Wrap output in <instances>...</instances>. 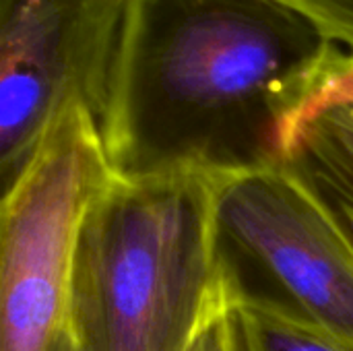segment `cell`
Masks as SVG:
<instances>
[{"mask_svg": "<svg viewBox=\"0 0 353 351\" xmlns=\"http://www.w3.org/2000/svg\"><path fill=\"white\" fill-rule=\"evenodd\" d=\"M352 48L285 0H126L99 120L120 178L283 166Z\"/></svg>", "mask_w": 353, "mask_h": 351, "instance_id": "6da1fadb", "label": "cell"}, {"mask_svg": "<svg viewBox=\"0 0 353 351\" xmlns=\"http://www.w3.org/2000/svg\"><path fill=\"white\" fill-rule=\"evenodd\" d=\"M228 310L213 178L110 176L79 225L66 321L81 351H190Z\"/></svg>", "mask_w": 353, "mask_h": 351, "instance_id": "7a4b0ae2", "label": "cell"}, {"mask_svg": "<svg viewBox=\"0 0 353 351\" xmlns=\"http://www.w3.org/2000/svg\"><path fill=\"white\" fill-rule=\"evenodd\" d=\"M223 302L353 348V252L312 194L271 166L213 178Z\"/></svg>", "mask_w": 353, "mask_h": 351, "instance_id": "3957f363", "label": "cell"}, {"mask_svg": "<svg viewBox=\"0 0 353 351\" xmlns=\"http://www.w3.org/2000/svg\"><path fill=\"white\" fill-rule=\"evenodd\" d=\"M110 176L95 116L70 103L4 190L0 351H48L66 319L79 225Z\"/></svg>", "mask_w": 353, "mask_h": 351, "instance_id": "277c9868", "label": "cell"}, {"mask_svg": "<svg viewBox=\"0 0 353 351\" xmlns=\"http://www.w3.org/2000/svg\"><path fill=\"white\" fill-rule=\"evenodd\" d=\"M126 0H0V170L8 190L56 116H103Z\"/></svg>", "mask_w": 353, "mask_h": 351, "instance_id": "5b68a950", "label": "cell"}, {"mask_svg": "<svg viewBox=\"0 0 353 351\" xmlns=\"http://www.w3.org/2000/svg\"><path fill=\"white\" fill-rule=\"evenodd\" d=\"M283 168L312 194L353 252V130L316 108L298 128Z\"/></svg>", "mask_w": 353, "mask_h": 351, "instance_id": "8992f818", "label": "cell"}, {"mask_svg": "<svg viewBox=\"0 0 353 351\" xmlns=\"http://www.w3.org/2000/svg\"><path fill=\"white\" fill-rule=\"evenodd\" d=\"M236 351H353L325 333L246 308H228Z\"/></svg>", "mask_w": 353, "mask_h": 351, "instance_id": "52a82bcc", "label": "cell"}, {"mask_svg": "<svg viewBox=\"0 0 353 351\" xmlns=\"http://www.w3.org/2000/svg\"><path fill=\"white\" fill-rule=\"evenodd\" d=\"M331 29L353 50V0H285Z\"/></svg>", "mask_w": 353, "mask_h": 351, "instance_id": "ba28073f", "label": "cell"}, {"mask_svg": "<svg viewBox=\"0 0 353 351\" xmlns=\"http://www.w3.org/2000/svg\"><path fill=\"white\" fill-rule=\"evenodd\" d=\"M190 351H236L230 310L219 312L199 335Z\"/></svg>", "mask_w": 353, "mask_h": 351, "instance_id": "9c48e42d", "label": "cell"}, {"mask_svg": "<svg viewBox=\"0 0 353 351\" xmlns=\"http://www.w3.org/2000/svg\"><path fill=\"white\" fill-rule=\"evenodd\" d=\"M316 108H327L331 110L341 122H345L353 130V91L339 89V87H329L327 93L321 97ZM314 108V110H316ZM312 110V112H314Z\"/></svg>", "mask_w": 353, "mask_h": 351, "instance_id": "30bf717a", "label": "cell"}, {"mask_svg": "<svg viewBox=\"0 0 353 351\" xmlns=\"http://www.w3.org/2000/svg\"><path fill=\"white\" fill-rule=\"evenodd\" d=\"M48 351H81L66 319H64V323L58 327V331H56V335H54V339H52Z\"/></svg>", "mask_w": 353, "mask_h": 351, "instance_id": "8fae6325", "label": "cell"}, {"mask_svg": "<svg viewBox=\"0 0 353 351\" xmlns=\"http://www.w3.org/2000/svg\"><path fill=\"white\" fill-rule=\"evenodd\" d=\"M331 87H339V89L353 91V52H352V58H350V64L345 66V70L337 77V81H335Z\"/></svg>", "mask_w": 353, "mask_h": 351, "instance_id": "7c38bea8", "label": "cell"}]
</instances>
